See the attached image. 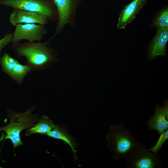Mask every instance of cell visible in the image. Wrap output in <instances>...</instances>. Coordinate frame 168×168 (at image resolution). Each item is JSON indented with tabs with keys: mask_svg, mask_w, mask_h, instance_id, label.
<instances>
[{
	"mask_svg": "<svg viewBox=\"0 0 168 168\" xmlns=\"http://www.w3.org/2000/svg\"><path fill=\"white\" fill-rule=\"evenodd\" d=\"M149 130L157 131L160 135L168 129V103L167 100L162 106L156 104L154 115L147 122Z\"/></svg>",
	"mask_w": 168,
	"mask_h": 168,
	"instance_id": "7",
	"label": "cell"
},
{
	"mask_svg": "<svg viewBox=\"0 0 168 168\" xmlns=\"http://www.w3.org/2000/svg\"><path fill=\"white\" fill-rule=\"evenodd\" d=\"M47 136L49 138L61 140L65 142L71 147L74 160L77 159V150H76V143L74 138L69 134L65 128L61 125H56Z\"/></svg>",
	"mask_w": 168,
	"mask_h": 168,
	"instance_id": "12",
	"label": "cell"
},
{
	"mask_svg": "<svg viewBox=\"0 0 168 168\" xmlns=\"http://www.w3.org/2000/svg\"><path fill=\"white\" fill-rule=\"evenodd\" d=\"M12 35L13 33L11 32L7 33L0 40V58L1 53L2 49L9 43H11L12 39Z\"/></svg>",
	"mask_w": 168,
	"mask_h": 168,
	"instance_id": "18",
	"label": "cell"
},
{
	"mask_svg": "<svg viewBox=\"0 0 168 168\" xmlns=\"http://www.w3.org/2000/svg\"><path fill=\"white\" fill-rule=\"evenodd\" d=\"M19 62L8 54L4 53L0 58L2 70L9 75L15 66Z\"/></svg>",
	"mask_w": 168,
	"mask_h": 168,
	"instance_id": "15",
	"label": "cell"
},
{
	"mask_svg": "<svg viewBox=\"0 0 168 168\" xmlns=\"http://www.w3.org/2000/svg\"><path fill=\"white\" fill-rule=\"evenodd\" d=\"M0 5L11 7L13 9L35 12L54 20L58 14L52 0H0Z\"/></svg>",
	"mask_w": 168,
	"mask_h": 168,
	"instance_id": "4",
	"label": "cell"
},
{
	"mask_svg": "<svg viewBox=\"0 0 168 168\" xmlns=\"http://www.w3.org/2000/svg\"><path fill=\"white\" fill-rule=\"evenodd\" d=\"M168 139V129L160 134L156 145L148 150L154 153L157 154V152L160 150L165 142Z\"/></svg>",
	"mask_w": 168,
	"mask_h": 168,
	"instance_id": "17",
	"label": "cell"
},
{
	"mask_svg": "<svg viewBox=\"0 0 168 168\" xmlns=\"http://www.w3.org/2000/svg\"><path fill=\"white\" fill-rule=\"evenodd\" d=\"M154 25L158 28H168V9L166 8L161 12L156 19Z\"/></svg>",
	"mask_w": 168,
	"mask_h": 168,
	"instance_id": "16",
	"label": "cell"
},
{
	"mask_svg": "<svg viewBox=\"0 0 168 168\" xmlns=\"http://www.w3.org/2000/svg\"><path fill=\"white\" fill-rule=\"evenodd\" d=\"M34 109V107H32L23 113L7 110L10 121L7 125L0 127V132L5 133L4 141L7 139L10 140L14 149L23 144L20 136L21 132L31 127L39 120L37 115L32 114Z\"/></svg>",
	"mask_w": 168,
	"mask_h": 168,
	"instance_id": "3",
	"label": "cell"
},
{
	"mask_svg": "<svg viewBox=\"0 0 168 168\" xmlns=\"http://www.w3.org/2000/svg\"><path fill=\"white\" fill-rule=\"evenodd\" d=\"M4 133H2L1 137V138H0V142L1 141H2L3 139H4ZM2 168V167L0 166V168Z\"/></svg>",
	"mask_w": 168,
	"mask_h": 168,
	"instance_id": "19",
	"label": "cell"
},
{
	"mask_svg": "<svg viewBox=\"0 0 168 168\" xmlns=\"http://www.w3.org/2000/svg\"><path fill=\"white\" fill-rule=\"evenodd\" d=\"M147 0H133L125 6L119 15L117 28L124 29L129 23L135 18V16L143 7Z\"/></svg>",
	"mask_w": 168,
	"mask_h": 168,
	"instance_id": "10",
	"label": "cell"
},
{
	"mask_svg": "<svg viewBox=\"0 0 168 168\" xmlns=\"http://www.w3.org/2000/svg\"><path fill=\"white\" fill-rule=\"evenodd\" d=\"M14 52L26 59V65L32 70L44 69L57 61L54 50L47 46L46 43L27 41L12 44Z\"/></svg>",
	"mask_w": 168,
	"mask_h": 168,
	"instance_id": "1",
	"label": "cell"
},
{
	"mask_svg": "<svg viewBox=\"0 0 168 168\" xmlns=\"http://www.w3.org/2000/svg\"><path fill=\"white\" fill-rule=\"evenodd\" d=\"M141 145L125 158L128 168H158L161 166L160 157Z\"/></svg>",
	"mask_w": 168,
	"mask_h": 168,
	"instance_id": "5",
	"label": "cell"
},
{
	"mask_svg": "<svg viewBox=\"0 0 168 168\" xmlns=\"http://www.w3.org/2000/svg\"><path fill=\"white\" fill-rule=\"evenodd\" d=\"M106 139L107 146L115 160L125 158L142 143L139 142L123 125H110Z\"/></svg>",
	"mask_w": 168,
	"mask_h": 168,
	"instance_id": "2",
	"label": "cell"
},
{
	"mask_svg": "<svg viewBox=\"0 0 168 168\" xmlns=\"http://www.w3.org/2000/svg\"><path fill=\"white\" fill-rule=\"evenodd\" d=\"M57 9L58 21L54 36L59 33L71 17L76 0H52Z\"/></svg>",
	"mask_w": 168,
	"mask_h": 168,
	"instance_id": "9",
	"label": "cell"
},
{
	"mask_svg": "<svg viewBox=\"0 0 168 168\" xmlns=\"http://www.w3.org/2000/svg\"><path fill=\"white\" fill-rule=\"evenodd\" d=\"M15 27L11 42L12 44L22 40L30 42L41 41L47 32L44 25L35 23L19 24Z\"/></svg>",
	"mask_w": 168,
	"mask_h": 168,
	"instance_id": "6",
	"label": "cell"
},
{
	"mask_svg": "<svg viewBox=\"0 0 168 168\" xmlns=\"http://www.w3.org/2000/svg\"><path fill=\"white\" fill-rule=\"evenodd\" d=\"M49 20L46 16L40 13L17 9L13 10L9 18L10 23L13 26L23 23H37L45 26Z\"/></svg>",
	"mask_w": 168,
	"mask_h": 168,
	"instance_id": "8",
	"label": "cell"
},
{
	"mask_svg": "<svg viewBox=\"0 0 168 168\" xmlns=\"http://www.w3.org/2000/svg\"><path fill=\"white\" fill-rule=\"evenodd\" d=\"M31 71L32 69L27 65H23L18 62L9 75L19 84H21L25 76Z\"/></svg>",
	"mask_w": 168,
	"mask_h": 168,
	"instance_id": "14",
	"label": "cell"
},
{
	"mask_svg": "<svg viewBox=\"0 0 168 168\" xmlns=\"http://www.w3.org/2000/svg\"><path fill=\"white\" fill-rule=\"evenodd\" d=\"M168 40V28H158L149 49V54L151 58H154L158 55H166Z\"/></svg>",
	"mask_w": 168,
	"mask_h": 168,
	"instance_id": "11",
	"label": "cell"
},
{
	"mask_svg": "<svg viewBox=\"0 0 168 168\" xmlns=\"http://www.w3.org/2000/svg\"><path fill=\"white\" fill-rule=\"evenodd\" d=\"M55 125L48 117L42 115L36 124L27 129L25 135L29 136L33 134L38 133L40 135H47Z\"/></svg>",
	"mask_w": 168,
	"mask_h": 168,
	"instance_id": "13",
	"label": "cell"
}]
</instances>
